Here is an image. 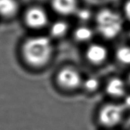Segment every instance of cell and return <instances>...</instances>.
<instances>
[{"mask_svg":"<svg viewBox=\"0 0 130 130\" xmlns=\"http://www.w3.org/2000/svg\"><path fill=\"white\" fill-rule=\"evenodd\" d=\"M56 80L57 84L67 90H76L83 83L78 71L72 67H64L59 70L57 74Z\"/></svg>","mask_w":130,"mask_h":130,"instance_id":"obj_4","label":"cell"},{"mask_svg":"<svg viewBox=\"0 0 130 130\" xmlns=\"http://www.w3.org/2000/svg\"><path fill=\"white\" fill-rule=\"evenodd\" d=\"M116 58L120 63L124 65H130V47L123 45L119 47L116 53Z\"/></svg>","mask_w":130,"mask_h":130,"instance_id":"obj_12","label":"cell"},{"mask_svg":"<svg viewBox=\"0 0 130 130\" xmlns=\"http://www.w3.org/2000/svg\"><path fill=\"white\" fill-rule=\"evenodd\" d=\"M129 38H130V34H129Z\"/></svg>","mask_w":130,"mask_h":130,"instance_id":"obj_18","label":"cell"},{"mask_svg":"<svg viewBox=\"0 0 130 130\" xmlns=\"http://www.w3.org/2000/svg\"><path fill=\"white\" fill-rule=\"evenodd\" d=\"M82 83L85 90H87L89 92H92L96 91L99 85V80L94 76L88 77Z\"/></svg>","mask_w":130,"mask_h":130,"instance_id":"obj_13","label":"cell"},{"mask_svg":"<svg viewBox=\"0 0 130 130\" xmlns=\"http://www.w3.org/2000/svg\"><path fill=\"white\" fill-rule=\"evenodd\" d=\"M85 57L88 62L92 64H102L107 59V49L105 46L99 43L91 44L86 50Z\"/></svg>","mask_w":130,"mask_h":130,"instance_id":"obj_5","label":"cell"},{"mask_svg":"<svg viewBox=\"0 0 130 130\" xmlns=\"http://www.w3.org/2000/svg\"><path fill=\"white\" fill-rule=\"evenodd\" d=\"M128 80H129V84H130V74H129V76H128Z\"/></svg>","mask_w":130,"mask_h":130,"instance_id":"obj_17","label":"cell"},{"mask_svg":"<svg viewBox=\"0 0 130 130\" xmlns=\"http://www.w3.org/2000/svg\"><path fill=\"white\" fill-rule=\"evenodd\" d=\"M75 14L76 15L77 18L81 22H88L92 16L91 12L85 9H78Z\"/></svg>","mask_w":130,"mask_h":130,"instance_id":"obj_14","label":"cell"},{"mask_svg":"<svg viewBox=\"0 0 130 130\" xmlns=\"http://www.w3.org/2000/svg\"><path fill=\"white\" fill-rule=\"evenodd\" d=\"M17 3L15 0H0V15L2 17H11L16 13Z\"/></svg>","mask_w":130,"mask_h":130,"instance_id":"obj_9","label":"cell"},{"mask_svg":"<svg viewBox=\"0 0 130 130\" xmlns=\"http://www.w3.org/2000/svg\"><path fill=\"white\" fill-rule=\"evenodd\" d=\"M125 107L118 104H106L99 111L98 120L100 124L106 127H113L118 124L123 118Z\"/></svg>","mask_w":130,"mask_h":130,"instance_id":"obj_3","label":"cell"},{"mask_svg":"<svg viewBox=\"0 0 130 130\" xmlns=\"http://www.w3.org/2000/svg\"><path fill=\"white\" fill-rule=\"evenodd\" d=\"M124 12L125 17L130 22V0L126 2L124 7Z\"/></svg>","mask_w":130,"mask_h":130,"instance_id":"obj_15","label":"cell"},{"mask_svg":"<svg viewBox=\"0 0 130 130\" xmlns=\"http://www.w3.org/2000/svg\"><path fill=\"white\" fill-rule=\"evenodd\" d=\"M106 91L108 95L113 97H121L125 94V83L120 78L113 77L107 82Z\"/></svg>","mask_w":130,"mask_h":130,"instance_id":"obj_8","label":"cell"},{"mask_svg":"<svg viewBox=\"0 0 130 130\" xmlns=\"http://www.w3.org/2000/svg\"><path fill=\"white\" fill-rule=\"evenodd\" d=\"M74 37L78 42H88L93 37V31L87 26H80L74 31Z\"/></svg>","mask_w":130,"mask_h":130,"instance_id":"obj_10","label":"cell"},{"mask_svg":"<svg viewBox=\"0 0 130 130\" xmlns=\"http://www.w3.org/2000/svg\"><path fill=\"white\" fill-rule=\"evenodd\" d=\"M54 11L62 15L75 14L78 10L76 0H52Z\"/></svg>","mask_w":130,"mask_h":130,"instance_id":"obj_7","label":"cell"},{"mask_svg":"<svg viewBox=\"0 0 130 130\" xmlns=\"http://www.w3.org/2000/svg\"><path fill=\"white\" fill-rule=\"evenodd\" d=\"M25 20L27 25L31 28H42L48 23V15L43 9L35 7L27 12Z\"/></svg>","mask_w":130,"mask_h":130,"instance_id":"obj_6","label":"cell"},{"mask_svg":"<svg viewBox=\"0 0 130 130\" xmlns=\"http://www.w3.org/2000/svg\"><path fill=\"white\" fill-rule=\"evenodd\" d=\"M52 53L53 45L48 37H33L27 40L23 45V57L32 67H39L46 64L51 58Z\"/></svg>","mask_w":130,"mask_h":130,"instance_id":"obj_1","label":"cell"},{"mask_svg":"<svg viewBox=\"0 0 130 130\" xmlns=\"http://www.w3.org/2000/svg\"><path fill=\"white\" fill-rule=\"evenodd\" d=\"M68 31L67 24L63 21H57L51 27V34L54 37L60 38L64 36Z\"/></svg>","mask_w":130,"mask_h":130,"instance_id":"obj_11","label":"cell"},{"mask_svg":"<svg viewBox=\"0 0 130 130\" xmlns=\"http://www.w3.org/2000/svg\"><path fill=\"white\" fill-rule=\"evenodd\" d=\"M96 27L99 34L106 39H113L121 33L123 20L121 15L110 9H102L96 16Z\"/></svg>","mask_w":130,"mask_h":130,"instance_id":"obj_2","label":"cell"},{"mask_svg":"<svg viewBox=\"0 0 130 130\" xmlns=\"http://www.w3.org/2000/svg\"><path fill=\"white\" fill-rule=\"evenodd\" d=\"M123 105H124V106L125 108L126 107L130 108V94L125 97V99H124V104Z\"/></svg>","mask_w":130,"mask_h":130,"instance_id":"obj_16","label":"cell"}]
</instances>
